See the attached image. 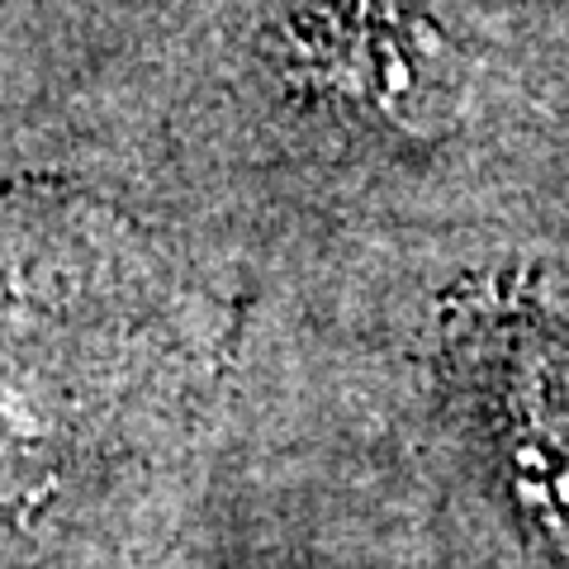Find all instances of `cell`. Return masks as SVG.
I'll return each instance as SVG.
<instances>
[{"label": "cell", "mask_w": 569, "mask_h": 569, "mask_svg": "<svg viewBox=\"0 0 569 569\" xmlns=\"http://www.w3.org/2000/svg\"><path fill=\"white\" fill-rule=\"evenodd\" d=\"M451 380L541 569H569V323L522 299L451 313Z\"/></svg>", "instance_id": "1"}]
</instances>
